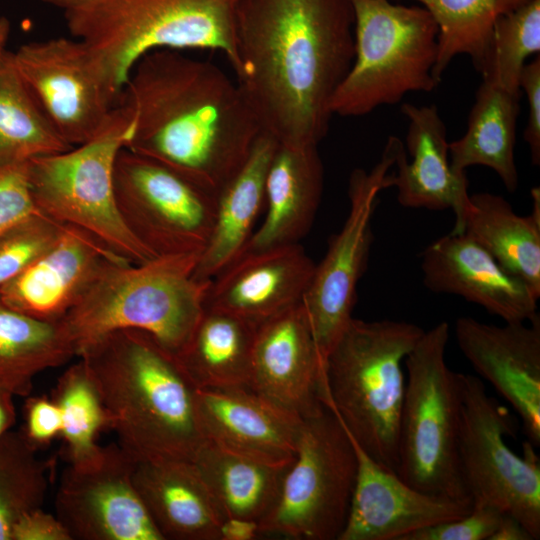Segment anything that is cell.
<instances>
[{
  "label": "cell",
  "mask_w": 540,
  "mask_h": 540,
  "mask_svg": "<svg viewBox=\"0 0 540 540\" xmlns=\"http://www.w3.org/2000/svg\"><path fill=\"white\" fill-rule=\"evenodd\" d=\"M237 84L262 132L279 144L318 146L330 101L354 59L349 0H239Z\"/></svg>",
  "instance_id": "6da1fadb"
},
{
  "label": "cell",
  "mask_w": 540,
  "mask_h": 540,
  "mask_svg": "<svg viewBox=\"0 0 540 540\" xmlns=\"http://www.w3.org/2000/svg\"><path fill=\"white\" fill-rule=\"evenodd\" d=\"M118 103L134 121L126 148L216 197L262 132L237 82L217 65L180 50L158 49L141 57Z\"/></svg>",
  "instance_id": "7a4b0ae2"
},
{
  "label": "cell",
  "mask_w": 540,
  "mask_h": 540,
  "mask_svg": "<svg viewBox=\"0 0 540 540\" xmlns=\"http://www.w3.org/2000/svg\"><path fill=\"white\" fill-rule=\"evenodd\" d=\"M100 396L108 428L135 459L191 462L206 441L195 388L175 354L137 329L110 332L77 356Z\"/></svg>",
  "instance_id": "3957f363"
},
{
  "label": "cell",
  "mask_w": 540,
  "mask_h": 540,
  "mask_svg": "<svg viewBox=\"0 0 540 540\" xmlns=\"http://www.w3.org/2000/svg\"><path fill=\"white\" fill-rule=\"evenodd\" d=\"M200 254L108 262L60 320L76 356L105 334L137 329L176 354L203 311L209 281L194 277Z\"/></svg>",
  "instance_id": "277c9868"
},
{
  "label": "cell",
  "mask_w": 540,
  "mask_h": 540,
  "mask_svg": "<svg viewBox=\"0 0 540 540\" xmlns=\"http://www.w3.org/2000/svg\"><path fill=\"white\" fill-rule=\"evenodd\" d=\"M424 331L405 321L353 317L326 359L325 406L372 459L395 473L404 360Z\"/></svg>",
  "instance_id": "5b68a950"
},
{
  "label": "cell",
  "mask_w": 540,
  "mask_h": 540,
  "mask_svg": "<svg viewBox=\"0 0 540 540\" xmlns=\"http://www.w3.org/2000/svg\"><path fill=\"white\" fill-rule=\"evenodd\" d=\"M239 0H89L64 11L70 34L85 42L121 93L131 70L158 49L223 53L234 67Z\"/></svg>",
  "instance_id": "8992f818"
},
{
  "label": "cell",
  "mask_w": 540,
  "mask_h": 540,
  "mask_svg": "<svg viewBox=\"0 0 540 540\" xmlns=\"http://www.w3.org/2000/svg\"><path fill=\"white\" fill-rule=\"evenodd\" d=\"M354 14L353 63L330 101L332 115L360 117L400 102L410 92H430L438 27L423 6L391 0H349Z\"/></svg>",
  "instance_id": "52a82bcc"
},
{
  "label": "cell",
  "mask_w": 540,
  "mask_h": 540,
  "mask_svg": "<svg viewBox=\"0 0 540 540\" xmlns=\"http://www.w3.org/2000/svg\"><path fill=\"white\" fill-rule=\"evenodd\" d=\"M133 131L130 110L118 103L91 140L29 159V181L40 213L88 231L130 263H143L156 256L125 225L114 192L115 161Z\"/></svg>",
  "instance_id": "ba28073f"
},
{
  "label": "cell",
  "mask_w": 540,
  "mask_h": 540,
  "mask_svg": "<svg viewBox=\"0 0 540 540\" xmlns=\"http://www.w3.org/2000/svg\"><path fill=\"white\" fill-rule=\"evenodd\" d=\"M449 335L448 323H438L424 331L404 360L408 377L396 473L416 489L471 503L458 458L459 373L452 371L445 361Z\"/></svg>",
  "instance_id": "9c48e42d"
},
{
  "label": "cell",
  "mask_w": 540,
  "mask_h": 540,
  "mask_svg": "<svg viewBox=\"0 0 540 540\" xmlns=\"http://www.w3.org/2000/svg\"><path fill=\"white\" fill-rule=\"evenodd\" d=\"M357 457L345 427L327 407L303 419L295 456L278 499L258 522L260 534L338 540L351 505Z\"/></svg>",
  "instance_id": "30bf717a"
},
{
  "label": "cell",
  "mask_w": 540,
  "mask_h": 540,
  "mask_svg": "<svg viewBox=\"0 0 540 540\" xmlns=\"http://www.w3.org/2000/svg\"><path fill=\"white\" fill-rule=\"evenodd\" d=\"M461 415L458 458L472 506H487L517 519L533 540L540 538V460L535 446L523 454L507 445L515 419L488 395L480 377L459 373Z\"/></svg>",
  "instance_id": "8fae6325"
},
{
  "label": "cell",
  "mask_w": 540,
  "mask_h": 540,
  "mask_svg": "<svg viewBox=\"0 0 540 540\" xmlns=\"http://www.w3.org/2000/svg\"><path fill=\"white\" fill-rule=\"evenodd\" d=\"M114 192L125 225L154 256L204 250L217 197L183 174L124 147L115 161Z\"/></svg>",
  "instance_id": "7c38bea8"
},
{
  "label": "cell",
  "mask_w": 540,
  "mask_h": 540,
  "mask_svg": "<svg viewBox=\"0 0 540 540\" xmlns=\"http://www.w3.org/2000/svg\"><path fill=\"white\" fill-rule=\"evenodd\" d=\"M404 143L390 136L380 160L370 170L357 168L349 178V212L334 234L304 294V305L326 369L331 349L353 318L357 286L365 273L374 241L372 218L381 191L390 188V170Z\"/></svg>",
  "instance_id": "4fadbf2b"
},
{
  "label": "cell",
  "mask_w": 540,
  "mask_h": 540,
  "mask_svg": "<svg viewBox=\"0 0 540 540\" xmlns=\"http://www.w3.org/2000/svg\"><path fill=\"white\" fill-rule=\"evenodd\" d=\"M12 53L19 74L59 136L72 147L91 140L118 104L121 94L80 39L29 42Z\"/></svg>",
  "instance_id": "5bb4252c"
},
{
  "label": "cell",
  "mask_w": 540,
  "mask_h": 540,
  "mask_svg": "<svg viewBox=\"0 0 540 540\" xmlns=\"http://www.w3.org/2000/svg\"><path fill=\"white\" fill-rule=\"evenodd\" d=\"M134 462L118 443L64 470L55 515L71 540H163L135 489Z\"/></svg>",
  "instance_id": "9a60e30c"
},
{
  "label": "cell",
  "mask_w": 540,
  "mask_h": 540,
  "mask_svg": "<svg viewBox=\"0 0 540 540\" xmlns=\"http://www.w3.org/2000/svg\"><path fill=\"white\" fill-rule=\"evenodd\" d=\"M251 389L301 419L326 408V369L302 302L257 325Z\"/></svg>",
  "instance_id": "2e32d148"
},
{
  "label": "cell",
  "mask_w": 540,
  "mask_h": 540,
  "mask_svg": "<svg viewBox=\"0 0 540 540\" xmlns=\"http://www.w3.org/2000/svg\"><path fill=\"white\" fill-rule=\"evenodd\" d=\"M457 344L479 377L520 416L527 440L540 444V317L498 326L459 317Z\"/></svg>",
  "instance_id": "e0dca14e"
},
{
  "label": "cell",
  "mask_w": 540,
  "mask_h": 540,
  "mask_svg": "<svg viewBox=\"0 0 540 540\" xmlns=\"http://www.w3.org/2000/svg\"><path fill=\"white\" fill-rule=\"evenodd\" d=\"M349 437L357 457V475L348 518L338 540H402L415 530L471 511L470 502L410 486Z\"/></svg>",
  "instance_id": "ac0fdd59"
},
{
  "label": "cell",
  "mask_w": 540,
  "mask_h": 540,
  "mask_svg": "<svg viewBox=\"0 0 540 540\" xmlns=\"http://www.w3.org/2000/svg\"><path fill=\"white\" fill-rule=\"evenodd\" d=\"M315 265L300 243L246 250L209 281L204 308L259 325L302 302Z\"/></svg>",
  "instance_id": "d6986e66"
},
{
  "label": "cell",
  "mask_w": 540,
  "mask_h": 540,
  "mask_svg": "<svg viewBox=\"0 0 540 540\" xmlns=\"http://www.w3.org/2000/svg\"><path fill=\"white\" fill-rule=\"evenodd\" d=\"M425 286L483 307L505 322L531 321L539 297L465 233L439 237L421 255Z\"/></svg>",
  "instance_id": "ffe728a7"
},
{
  "label": "cell",
  "mask_w": 540,
  "mask_h": 540,
  "mask_svg": "<svg viewBox=\"0 0 540 540\" xmlns=\"http://www.w3.org/2000/svg\"><path fill=\"white\" fill-rule=\"evenodd\" d=\"M114 260L125 259L88 231L63 224L55 242L3 288L0 300L33 318L59 322Z\"/></svg>",
  "instance_id": "44dd1931"
},
{
  "label": "cell",
  "mask_w": 540,
  "mask_h": 540,
  "mask_svg": "<svg viewBox=\"0 0 540 540\" xmlns=\"http://www.w3.org/2000/svg\"><path fill=\"white\" fill-rule=\"evenodd\" d=\"M205 438L272 465L292 463L302 420L251 388L195 389Z\"/></svg>",
  "instance_id": "7402d4cb"
},
{
  "label": "cell",
  "mask_w": 540,
  "mask_h": 540,
  "mask_svg": "<svg viewBox=\"0 0 540 540\" xmlns=\"http://www.w3.org/2000/svg\"><path fill=\"white\" fill-rule=\"evenodd\" d=\"M401 112L408 119L406 147L399 151L390 184L397 200L407 208L451 209L453 233H462L469 205L468 179L450 165L447 129L435 105L404 103Z\"/></svg>",
  "instance_id": "603a6c76"
},
{
  "label": "cell",
  "mask_w": 540,
  "mask_h": 540,
  "mask_svg": "<svg viewBox=\"0 0 540 540\" xmlns=\"http://www.w3.org/2000/svg\"><path fill=\"white\" fill-rule=\"evenodd\" d=\"M132 479L163 540H220L224 516L191 462L135 459Z\"/></svg>",
  "instance_id": "cb8c5ba5"
},
{
  "label": "cell",
  "mask_w": 540,
  "mask_h": 540,
  "mask_svg": "<svg viewBox=\"0 0 540 540\" xmlns=\"http://www.w3.org/2000/svg\"><path fill=\"white\" fill-rule=\"evenodd\" d=\"M323 185L318 146L278 144L265 180V218L244 251L300 243L314 222Z\"/></svg>",
  "instance_id": "d4e9b609"
},
{
  "label": "cell",
  "mask_w": 540,
  "mask_h": 540,
  "mask_svg": "<svg viewBox=\"0 0 540 540\" xmlns=\"http://www.w3.org/2000/svg\"><path fill=\"white\" fill-rule=\"evenodd\" d=\"M278 144L261 132L242 168L218 193L213 229L194 270L196 279L211 280L244 252L265 206L266 175Z\"/></svg>",
  "instance_id": "484cf974"
},
{
  "label": "cell",
  "mask_w": 540,
  "mask_h": 540,
  "mask_svg": "<svg viewBox=\"0 0 540 540\" xmlns=\"http://www.w3.org/2000/svg\"><path fill=\"white\" fill-rule=\"evenodd\" d=\"M532 212L518 215L502 196L488 192L470 195L462 233H465L509 273L540 297V189H531Z\"/></svg>",
  "instance_id": "4316f807"
},
{
  "label": "cell",
  "mask_w": 540,
  "mask_h": 540,
  "mask_svg": "<svg viewBox=\"0 0 540 540\" xmlns=\"http://www.w3.org/2000/svg\"><path fill=\"white\" fill-rule=\"evenodd\" d=\"M257 325L204 308L176 360L195 389L251 388Z\"/></svg>",
  "instance_id": "83f0119b"
},
{
  "label": "cell",
  "mask_w": 540,
  "mask_h": 540,
  "mask_svg": "<svg viewBox=\"0 0 540 540\" xmlns=\"http://www.w3.org/2000/svg\"><path fill=\"white\" fill-rule=\"evenodd\" d=\"M520 97L482 79L466 133L449 142L454 172L465 174L468 167L485 166L499 176L508 192L517 189L519 177L514 150Z\"/></svg>",
  "instance_id": "f1b7e54d"
},
{
  "label": "cell",
  "mask_w": 540,
  "mask_h": 540,
  "mask_svg": "<svg viewBox=\"0 0 540 540\" xmlns=\"http://www.w3.org/2000/svg\"><path fill=\"white\" fill-rule=\"evenodd\" d=\"M191 463L225 518L259 522L275 505L288 466L272 465L206 439Z\"/></svg>",
  "instance_id": "f546056e"
},
{
  "label": "cell",
  "mask_w": 540,
  "mask_h": 540,
  "mask_svg": "<svg viewBox=\"0 0 540 540\" xmlns=\"http://www.w3.org/2000/svg\"><path fill=\"white\" fill-rule=\"evenodd\" d=\"M76 356L61 322L20 313L0 300V390L27 397L34 378Z\"/></svg>",
  "instance_id": "4dcf8cb0"
},
{
  "label": "cell",
  "mask_w": 540,
  "mask_h": 540,
  "mask_svg": "<svg viewBox=\"0 0 540 540\" xmlns=\"http://www.w3.org/2000/svg\"><path fill=\"white\" fill-rule=\"evenodd\" d=\"M422 4L438 27L434 76L441 80L454 57L469 56L476 71L484 69L496 21L533 0H414Z\"/></svg>",
  "instance_id": "1f68e13d"
},
{
  "label": "cell",
  "mask_w": 540,
  "mask_h": 540,
  "mask_svg": "<svg viewBox=\"0 0 540 540\" xmlns=\"http://www.w3.org/2000/svg\"><path fill=\"white\" fill-rule=\"evenodd\" d=\"M70 148L19 74L13 53L6 50L0 57V154L29 160Z\"/></svg>",
  "instance_id": "d6a6232c"
},
{
  "label": "cell",
  "mask_w": 540,
  "mask_h": 540,
  "mask_svg": "<svg viewBox=\"0 0 540 540\" xmlns=\"http://www.w3.org/2000/svg\"><path fill=\"white\" fill-rule=\"evenodd\" d=\"M20 431L0 439V540H11L16 522L41 508L48 490L47 463Z\"/></svg>",
  "instance_id": "836d02e7"
},
{
  "label": "cell",
  "mask_w": 540,
  "mask_h": 540,
  "mask_svg": "<svg viewBox=\"0 0 540 540\" xmlns=\"http://www.w3.org/2000/svg\"><path fill=\"white\" fill-rule=\"evenodd\" d=\"M51 397L60 409V435L70 463L93 458L101 448L96 442L97 435L108 428V420L100 396L80 359L62 373Z\"/></svg>",
  "instance_id": "e575fe53"
},
{
  "label": "cell",
  "mask_w": 540,
  "mask_h": 540,
  "mask_svg": "<svg viewBox=\"0 0 540 540\" xmlns=\"http://www.w3.org/2000/svg\"><path fill=\"white\" fill-rule=\"evenodd\" d=\"M539 52L540 0H533L496 21L482 79L521 96L519 80L525 61Z\"/></svg>",
  "instance_id": "d590c367"
},
{
  "label": "cell",
  "mask_w": 540,
  "mask_h": 540,
  "mask_svg": "<svg viewBox=\"0 0 540 540\" xmlns=\"http://www.w3.org/2000/svg\"><path fill=\"white\" fill-rule=\"evenodd\" d=\"M62 227L37 212L0 233V292L55 242Z\"/></svg>",
  "instance_id": "8d00e7d4"
},
{
  "label": "cell",
  "mask_w": 540,
  "mask_h": 540,
  "mask_svg": "<svg viewBox=\"0 0 540 540\" xmlns=\"http://www.w3.org/2000/svg\"><path fill=\"white\" fill-rule=\"evenodd\" d=\"M37 212L28 160L0 154V233Z\"/></svg>",
  "instance_id": "74e56055"
},
{
  "label": "cell",
  "mask_w": 540,
  "mask_h": 540,
  "mask_svg": "<svg viewBox=\"0 0 540 540\" xmlns=\"http://www.w3.org/2000/svg\"><path fill=\"white\" fill-rule=\"evenodd\" d=\"M504 513L487 506H473L467 514L415 530L402 540H489Z\"/></svg>",
  "instance_id": "f35d334b"
},
{
  "label": "cell",
  "mask_w": 540,
  "mask_h": 540,
  "mask_svg": "<svg viewBox=\"0 0 540 540\" xmlns=\"http://www.w3.org/2000/svg\"><path fill=\"white\" fill-rule=\"evenodd\" d=\"M24 419L21 432L36 450L50 444L61 434V413L52 397H29L24 406Z\"/></svg>",
  "instance_id": "ab89813d"
},
{
  "label": "cell",
  "mask_w": 540,
  "mask_h": 540,
  "mask_svg": "<svg viewBox=\"0 0 540 540\" xmlns=\"http://www.w3.org/2000/svg\"><path fill=\"white\" fill-rule=\"evenodd\" d=\"M520 89L528 103V119L524 140L529 146L533 165H540V56L526 63L520 75Z\"/></svg>",
  "instance_id": "60d3db41"
},
{
  "label": "cell",
  "mask_w": 540,
  "mask_h": 540,
  "mask_svg": "<svg viewBox=\"0 0 540 540\" xmlns=\"http://www.w3.org/2000/svg\"><path fill=\"white\" fill-rule=\"evenodd\" d=\"M11 540H71L62 523L42 507L25 513L15 524Z\"/></svg>",
  "instance_id": "b9f144b4"
},
{
  "label": "cell",
  "mask_w": 540,
  "mask_h": 540,
  "mask_svg": "<svg viewBox=\"0 0 540 540\" xmlns=\"http://www.w3.org/2000/svg\"><path fill=\"white\" fill-rule=\"evenodd\" d=\"M259 535L258 522L229 517L220 526V540H252Z\"/></svg>",
  "instance_id": "7bdbcfd3"
},
{
  "label": "cell",
  "mask_w": 540,
  "mask_h": 540,
  "mask_svg": "<svg viewBox=\"0 0 540 540\" xmlns=\"http://www.w3.org/2000/svg\"><path fill=\"white\" fill-rule=\"evenodd\" d=\"M489 540H533L525 527L514 517L503 514Z\"/></svg>",
  "instance_id": "ee69618b"
},
{
  "label": "cell",
  "mask_w": 540,
  "mask_h": 540,
  "mask_svg": "<svg viewBox=\"0 0 540 540\" xmlns=\"http://www.w3.org/2000/svg\"><path fill=\"white\" fill-rule=\"evenodd\" d=\"M14 396L0 390V439L11 430L16 421Z\"/></svg>",
  "instance_id": "f6af8a7d"
},
{
  "label": "cell",
  "mask_w": 540,
  "mask_h": 540,
  "mask_svg": "<svg viewBox=\"0 0 540 540\" xmlns=\"http://www.w3.org/2000/svg\"><path fill=\"white\" fill-rule=\"evenodd\" d=\"M11 24L8 18L0 17V57L6 51V43L10 34Z\"/></svg>",
  "instance_id": "bcb514c9"
},
{
  "label": "cell",
  "mask_w": 540,
  "mask_h": 540,
  "mask_svg": "<svg viewBox=\"0 0 540 540\" xmlns=\"http://www.w3.org/2000/svg\"><path fill=\"white\" fill-rule=\"evenodd\" d=\"M51 6L61 8L64 11L76 8L89 0H41Z\"/></svg>",
  "instance_id": "7dc6e473"
}]
</instances>
